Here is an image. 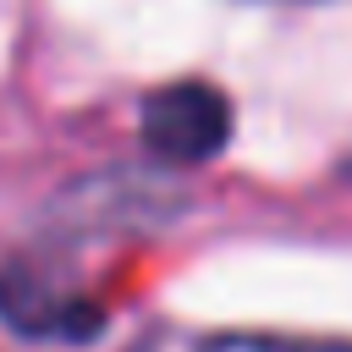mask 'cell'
<instances>
[{
    "label": "cell",
    "instance_id": "3",
    "mask_svg": "<svg viewBox=\"0 0 352 352\" xmlns=\"http://www.w3.org/2000/svg\"><path fill=\"white\" fill-rule=\"evenodd\" d=\"M198 352H352L341 336H275V330H231L209 336Z\"/></svg>",
    "mask_w": 352,
    "mask_h": 352
},
{
    "label": "cell",
    "instance_id": "1",
    "mask_svg": "<svg viewBox=\"0 0 352 352\" xmlns=\"http://www.w3.org/2000/svg\"><path fill=\"white\" fill-rule=\"evenodd\" d=\"M231 138V104L209 82H165L143 99V143L170 165H204Z\"/></svg>",
    "mask_w": 352,
    "mask_h": 352
},
{
    "label": "cell",
    "instance_id": "2",
    "mask_svg": "<svg viewBox=\"0 0 352 352\" xmlns=\"http://www.w3.org/2000/svg\"><path fill=\"white\" fill-rule=\"evenodd\" d=\"M0 319L16 324L22 336H66V341H82L99 330V308L88 297L66 292L60 280L28 264L0 270Z\"/></svg>",
    "mask_w": 352,
    "mask_h": 352
}]
</instances>
